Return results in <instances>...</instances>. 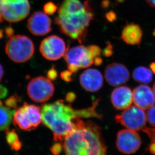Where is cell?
<instances>
[{"label": "cell", "mask_w": 155, "mask_h": 155, "mask_svg": "<svg viewBox=\"0 0 155 155\" xmlns=\"http://www.w3.org/2000/svg\"><path fill=\"white\" fill-rule=\"evenodd\" d=\"M75 74L73 73V72H71L70 71L68 70L61 72L60 76L61 79L65 82H71L74 79Z\"/></svg>", "instance_id": "obj_25"}, {"label": "cell", "mask_w": 155, "mask_h": 155, "mask_svg": "<svg viewBox=\"0 0 155 155\" xmlns=\"http://www.w3.org/2000/svg\"><path fill=\"white\" fill-rule=\"evenodd\" d=\"M14 30L12 28V27H7V28L5 29V33L6 34V36L8 37H12L14 35Z\"/></svg>", "instance_id": "obj_32"}, {"label": "cell", "mask_w": 155, "mask_h": 155, "mask_svg": "<svg viewBox=\"0 0 155 155\" xmlns=\"http://www.w3.org/2000/svg\"><path fill=\"white\" fill-rule=\"evenodd\" d=\"M98 102L97 100L91 107L79 110L73 109L70 104H66L63 100L44 104L41 108L42 121L53 132L55 142H63L74 129L78 118H101V115L96 110Z\"/></svg>", "instance_id": "obj_1"}, {"label": "cell", "mask_w": 155, "mask_h": 155, "mask_svg": "<svg viewBox=\"0 0 155 155\" xmlns=\"http://www.w3.org/2000/svg\"><path fill=\"white\" fill-rule=\"evenodd\" d=\"M94 17L89 1L82 3L79 0H64L59 8L55 23L63 34L82 43Z\"/></svg>", "instance_id": "obj_2"}, {"label": "cell", "mask_w": 155, "mask_h": 155, "mask_svg": "<svg viewBox=\"0 0 155 155\" xmlns=\"http://www.w3.org/2000/svg\"><path fill=\"white\" fill-rule=\"evenodd\" d=\"M42 122L41 108L34 104L24 103L14 114V123L25 131L34 130Z\"/></svg>", "instance_id": "obj_6"}, {"label": "cell", "mask_w": 155, "mask_h": 155, "mask_svg": "<svg viewBox=\"0 0 155 155\" xmlns=\"http://www.w3.org/2000/svg\"><path fill=\"white\" fill-rule=\"evenodd\" d=\"M116 14L114 13L111 12H109L106 15L107 19L110 21H113L114 20L116 19Z\"/></svg>", "instance_id": "obj_33"}, {"label": "cell", "mask_w": 155, "mask_h": 155, "mask_svg": "<svg viewBox=\"0 0 155 155\" xmlns=\"http://www.w3.org/2000/svg\"><path fill=\"white\" fill-rule=\"evenodd\" d=\"M28 0H3L1 12L3 19L9 22H17L25 19L29 14Z\"/></svg>", "instance_id": "obj_8"}, {"label": "cell", "mask_w": 155, "mask_h": 155, "mask_svg": "<svg viewBox=\"0 0 155 155\" xmlns=\"http://www.w3.org/2000/svg\"><path fill=\"white\" fill-rule=\"evenodd\" d=\"M47 77L50 80H55L58 76L57 71L54 67H52L47 72Z\"/></svg>", "instance_id": "obj_27"}, {"label": "cell", "mask_w": 155, "mask_h": 155, "mask_svg": "<svg viewBox=\"0 0 155 155\" xmlns=\"http://www.w3.org/2000/svg\"><path fill=\"white\" fill-rule=\"evenodd\" d=\"M6 140L8 143L11 146L14 143L19 140L17 133L14 129L6 131Z\"/></svg>", "instance_id": "obj_22"}, {"label": "cell", "mask_w": 155, "mask_h": 155, "mask_svg": "<svg viewBox=\"0 0 155 155\" xmlns=\"http://www.w3.org/2000/svg\"><path fill=\"white\" fill-rule=\"evenodd\" d=\"M143 36V31L139 25L136 24H127L121 32V37L127 44L132 46L140 44Z\"/></svg>", "instance_id": "obj_17"}, {"label": "cell", "mask_w": 155, "mask_h": 155, "mask_svg": "<svg viewBox=\"0 0 155 155\" xmlns=\"http://www.w3.org/2000/svg\"><path fill=\"white\" fill-rule=\"evenodd\" d=\"M14 111L9 107L0 105V131L7 129L13 119Z\"/></svg>", "instance_id": "obj_19"}, {"label": "cell", "mask_w": 155, "mask_h": 155, "mask_svg": "<svg viewBox=\"0 0 155 155\" xmlns=\"http://www.w3.org/2000/svg\"><path fill=\"white\" fill-rule=\"evenodd\" d=\"M150 68L152 71L153 73H155V63H151L150 64Z\"/></svg>", "instance_id": "obj_37"}, {"label": "cell", "mask_w": 155, "mask_h": 155, "mask_svg": "<svg viewBox=\"0 0 155 155\" xmlns=\"http://www.w3.org/2000/svg\"><path fill=\"white\" fill-rule=\"evenodd\" d=\"M4 36V30L0 29V39L3 38Z\"/></svg>", "instance_id": "obj_39"}, {"label": "cell", "mask_w": 155, "mask_h": 155, "mask_svg": "<svg viewBox=\"0 0 155 155\" xmlns=\"http://www.w3.org/2000/svg\"><path fill=\"white\" fill-rule=\"evenodd\" d=\"M79 82L84 89L88 92L98 91L103 85V76L101 73L95 69H88L80 76Z\"/></svg>", "instance_id": "obj_14"}, {"label": "cell", "mask_w": 155, "mask_h": 155, "mask_svg": "<svg viewBox=\"0 0 155 155\" xmlns=\"http://www.w3.org/2000/svg\"><path fill=\"white\" fill-rule=\"evenodd\" d=\"M2 1L3 0H0V23H1L3 20V16L2 15L1 12V5Z\"/></svg>", "instance_id": "obj_38"}, {"label": "cell", "mask_w": 155, "mask_h": 155, "mask_svg": "<svg viewBox=\"0 0 155 155\" xmlns=\"http://www.w3.org/2000/svg\"><path fill=\"white\" fill-rule=\"evenodd\" d=\"M8 90L4 85H0V99H4L7 96Z\"/></svg>", "instance_id": "obj_29"}, {"label": "cell", "mask_w": 155, "mask_h": 155, "mask_svg": "<svg viewBox=\"0 0 155 155\" xmlns=\"http://www.w3.org/2000/svg\"><path fill=\"white\" fill-rule=\"evenodd\" d=\"M117 123L130 130H143L147 122L146 114L143 109L137 106H130L121 114L115 116Z\"/></svg>", "instance_id": "obj_9"}, {"label": "cell", "mask_w": 155, "mask_h": 155, "mask_svg": "<svg viewBox=\"0 0 155 155\" xmlns=\"http://www.w3.org/2000/svg\"><path fill=\"white\" fill-rule=\"evenodd\" d=\"M34 43L25 35H17L11 37L6 44L5 51L11 60L17 63L27 62L34 54Z\"/></svg>", "instance_id": "obj_5"}, {"label": "cell", "mask_w": 155, "mask_h": 155, "mask_svg": "<svg viewBox=\"0 0 155 155\" xmlns=\"http://www.w3.org/2000/svg\"><path fill=\"white\" fill-rule=\"evenodd\" d=\"M76 99V94L73 92L68 93L66 94V100L68 102L71 103Z\"/></svg>", "instance_id": "obj_30"}, {"label": "cell", "mask_w": 155, "mask_h": 155, "mask_svg": "<svg viewBox=\"0 0 155 155\" xmlns=\"http://www.w3.org/2000/svg\"><path fill=\"white\" fill-rule=\"evenodd\" d=\"M153 93H154V96H155V83H154V85H153Z\"/></svg>", "instance_id": "obj_40"}, {"label": "cell", "mask_w": 155, "mask_h": 155, "mask_svg": "<svg viewBox=\"0 0 155 155\" xmlns=\"http://www.w3.org/2000/svg\"><path fill=\"white\" fill-rule=\"evenodd\" d=\"M3 105V102H2L1 100H0V105Z\"/></svg>", "instance_id": "obj_41"}, {"label": "cell", "mask_w": 155, "mask_h": 155, "mask_svg": "<svg viewBox=\"0 0 155 155\" xmlns=\"http://www.w3.org/2000/svg\"><path fill=\"white\" fill-rule=\"evenodd\" d=\"M22 143L20 142V140H18L17 142H15L13 145L11 146V148L12 150H15V151H19L22 148Z\"/></svg>", "instance_id": "obj_31"}, {"label": "cell", "mask_w": 155, "mask_h": 155, "mask_svg": "<svg viewBox=\"0 0 155 155\" xmlns=\"http://www.w3.org/2000/svg\"><path fill=\"white\" fill-rule=\"evenodd\" d=\"M63 149V146L61 143L59 142H56L50 148V151L53 155H59L61 154Z\"/></svg>", "instance_id": "obj_26"}, {"label": "cell", "mask_w": 155, "mask_h": 155, "mask_svg": "<svg viewBox=\"0 0 155 155\" xmlns=\"http://www.w3.org/2000/svg\"><path fill=\"white\" fill-rule=\"evenodd\" d=\"M147 120L150 126L155 127V105L148 109L146 113Z\"/></svg>", "instance_id": "obj_23"}, {"label": "cell", "mask_w": 155, "mask_h": 155, "mask_svg": "<svg viewBox=\"0 0 155 155\" xmlns=\"http://www.w3.org/2000/svg\"><path fill=\"white\" fill-rule=\"evenodd\" d=\"M133 77L136 82L143 84L150 83L153 78V73L150 69L140 66L134 70Z\"/></svg>", "instance_id": "obj_18"}, {"label": "cell", "mask_w": 155, "mask_h": 155, "mask_svg": "<svg viewBox=\"0 0 155 155\" xmlns=\"http://www.w3.org/2000/svg\"><path fill=\"white\" fill-rule=\"evenodd\" d=\"M111 103L117 110H125L130 107L133 102V92L127 86H119L111 92Z\"/></svg>", "instance_id": "obj_16"}, {"label": "cell", "mask_w": 155, "mask_h": 155, "mask_svg": "<svg viewBox=\"0 0 155 155\" xmlns=\"http://www.w3.org/2000/svg\"><path fill=\"white\" fill-rule=\"evenodd\" d=\"M101 50L98 46H78L68 48L64 59L68 70L76 74L79 69L91 67L94 64L95 58L99 57Z\"/></svg>", "instance_id": "obj_4"}, {"label": "cell", "mask_w": 155, "mask_h": 155, "mask_svg": "<svg viewBox=\"0 0 155 155\" xmlns=\"http://www.w3.org/2000/svg\"><path fill=\"white\" fill-rule=\"evenodd\" d=\"M55 88L50 79L38 77L32 79L28 83L27 91L31 100L37 103L45 102L54 94Z\"/></svg>", "instance_id": "obj_7"}, {"label": "cell", "mask_w": 155, "mask_h": 155, "mask_svg": "<svg viewBox=\"0 0 155 155\" xmlns=\"http://www.w3.org/2000/svg\"><path fill=\"white\" fill-rule=\"evenodd\" d=\"M130 76L127 67L120 63H111L107 66L104 71L105 80L112 86H118L125 83L129 80Z\"/></svg>", "instance_id": "obj_13"}, {"label": "cell", "mask_w": 155, "mask_h": 155, "mask_svg": "<svg viewBox=\"0 0 155 155\" xmlns=\"http://www.w3.org/2000/svg\"><path fill=\"white\" fill-rule=\"evenodd\" d=\"M113 46L108 43V44L104 50L103 53L104 56H105V57H110L112 56L113 53Z\"/></svg>", "instance_id": "obj_28"}, {"label": "cell", "mask_w": 155, "mask_h": 155, "mask_svg": "<svg viewBox=\"0 0 155 155\" xmlns=\"http://www.w3.org/2000/svg\"><path fill=\"white\" fill-rule=\"evenodd\" d=\"M68 48L64 40L58 36L54 35L43 40L39 50L41 54L46 59L57 60L64 57Z\"/></svg>", "instance_id": "obj_10"}, {"label": "cell", "mask_w": 155, "mask_h": 155, "mask_svg": "<svg viewBox=\"0 0 155 155\" xmlns=\"http://www.w3.org/2000/svg\"><path fill=\"white\" fill-rule=\"evenodd\" d=\"M133 96L135 105L142 109H148L155 105V97L153 90L147 85H140L135 88Z\"/></svg>", "instance_id": "obj_15"}, {"label": "cell", "mask_w": 155, "mask_h": 155, "mask_svg": "<svg viewBox=\"0 0 155 155\" xmlns=\"http://www.w3.org/2000/svg\"><path fill=\"white\" fill-rule=\"evenodd\" d=\"M103 63V60L101 59V57H96L94 60V64H96L97 66H99Z\"/></svg>", "instance_id": "obj_34"}, {"label": "cell", "mask_w": 155, "mask_h": 155, "mask_svg": "<svg viewBox=\"0 0 155 155\" xmlns=\"http://www.w3.org/2000/svg\"><path fill=\"white\" fill-rule=\"evenodd\" d=\"M142 143L140 136L136 131L123 129L117 133L116 145L120 153L130 155L136 152Z\"/></svg>", "instance_id": "obj_11"}, {"label": "cell", "mask_w": 155, "mask_h": 155, "mask_svg": "<svg viewBox=\"0 0 155 155\" xmlns=\"http://www.w3.org/2000/svg\"><path fill=\"white\" fill-rule=\"evenodd\" d=\"M27 27L33 35L43 36L51 31V20L46 14L37 11L28 19Z\"/></svg>", "instance_id": "obj_12"}, {"label": "cell", "mask_w": 155, "mask_h": 155, "mask_svg": "<svg viewBox=\"0 0 155 155\" xmlns=\"http://www.w3.org/2000/svg\"><path fill=\"white\" fill-rule=\"evenodd\" d=\"M143 131L148 135L151 140L149 147L150 152L152 155H155V127H145Z\"/></svg>", "instance_id": "obj_20"}, {"label": "cell", "mask_w": 155, "mask_h": 155, "mask_svg": "<svg viewBox=\"0 0 155 155\" xmlns=\"http://www.w3.org/2000/svg\"><path fill=\"white\" fill-rule=\"evenodd\" d=\"M21 101V98L17 94L12 95L10 97L8 98L5 102V104L9 108H17L18 104Z\"/></svg>", "instance_id": "obj_21"}, {"label": "cell", "mask_w": 155, "mask_h": 155, "mask_svg": "<svg viewBox=\"0 0 155 155\" xmlns=\"http://www.w3.org/2000/svg\"><path fill=\"white\" fill-rule=\"evenodd\" d=\"M65 155H106L101 129L91 121L75 120V127L63 141Z\"/></svg>", "instance_id": "obj_3"}, {"label": "cell", "mask_w": 155, "mask_h": 155, "mask_svg": "<svg viewBox=\"0 0 155 155\" xmlns=\"http://www.w3.org/2000/svg\"><path fill=\"white\" fill-rule=\"evenodd\" d=\"M147 4L151 7L155 8V0H145Z\"/></svg>", "instance_id": "obj_35"}, {"label": "cell", "mask_w": 155, "mask_h": 155, "mask_svg": "<svg viewBox=\"0 0 155 155\" xmlns=\"http://www.w3.org/2000/svg\"><path fill=\"white\" fill-rule=\"evenodd\" d=\"M57 6L52 2H49L46 4L44 6V11L45 13L48 15H52L55 13L57 10Z\"/></svg>", "instance_id": "obj_24"}, {"label": "cell", "mask_w": 155, "mask_h": 155, "mask_svg": "<svg viewBox=\"0 0 155 155\" xmlns=\"http://www.w3.org/2000/svg\"><path fill=\"white\" fill-rule=\"evenodd\" d=\"M4 73V72L3 67L2 66L1 64H0V81L2 80V79L3 78Z\"/></svg>", "instance_id": "obj_36"}]
</instances>
